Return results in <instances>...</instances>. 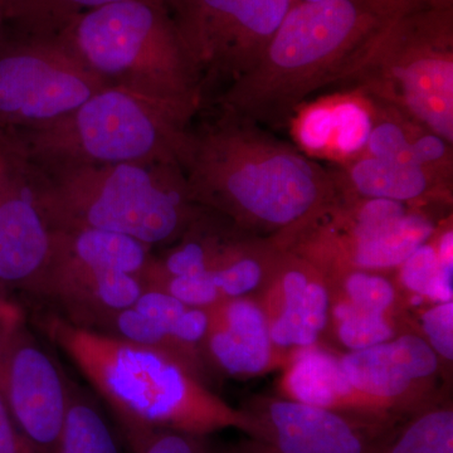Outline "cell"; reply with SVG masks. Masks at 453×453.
Returning <instances> with one entry per match:
<instances>
[{"instance_id":"obj_1","label":"cell","mask_w":453,"mask_h":453,"mask_svg":"<svg viewBox=\"0 0 453 453\" xmlns=\"http://www.w3.org/2000/svg\"><path fill=\"white\" fill-rule=\"evenodd\" d=\"M183 170L196 204L252 237L275 240L338 196L332 169L228 113L193 129Z\"/></svg>"},{"instance_id":"obj_2","label":"cell","mask_w":453,"mask_h":453,"mask_svg":"<svg viewBox=\"0 0 453 453\" xmlns=\"http://www.w3.org/2000/svg\"><path fill=\"white\" fill-rule=\"evenodd\" d=\"M421 0L295 3L250 73L217 97L220 112L268 127L292 120L319 89L345 83L381 35Z\"/></svg>"},{"instance_id":"obj_3","label":"cell","mask_w":453,"mask_h":453,"mask_svg":"<svg viewBox=\"0 0 453 453\" xmlns=\"http://www.w3.org/2000/svg\"><path fill=\"white\" fill-rule=\"evenodd\" d=\"M38 323L109 405L118 425L203 436L228 428L251 431V418L242 408L226 403L165 354L76 326L53 312L42 315Z\"/></svg>"},{"instance_id":"obj_4","label":"cell","mask_w":453,"mask_h":453,"mask_svg":"<svg viewBox=\"0 0 453 453\" xmlns=\"http://www.w3.org/2000/svg\"><path fill=\"white\" fill-rule=\"evenodd\" d=\"M43 172L44 205L55 229L113 232L163 249L175 242L202 211L177 164L120 163Z\"/></svg>"},{"instance_id":"obj_5","label":"cell","mask_w":453,"mask_h":453,"mask_svg":"<svg viewBox=\"0 0 453 453\" xmlns=\"http://www.w3.org/2000/svg\"><path fill=\"white\" fill-rule=\"evenodd\" d=\"M199 109L107 85L56 121L20 131L43 169L120 163L183 168Z\"/></svg>"},{"instance_id":"obj_6","label":"cell","mask_w":453,"mask_h":453,"mask_svg":"<svg viewBox=\"0 0 453 453\" xmlns=\"http://www.w3.org/2000/svg\"><path fill=\"white\" fill-rule=\"evenodd\" d=\"M106 85L201 110L204 91L165 0L92 9L55 37Z\"/></svg>"},{"instance_id":"obj_7","label":"cell","mask_w":453,"mask_h":453,"mask_svg":"<svg viewBox=\"0 0 453 453\" xmlns=\"http://www.w3.org/2000/svg\"><path fill=\"white\" fill-rule=\"evenodd\" d=\"M345 85L453 144L451 8L419 5L398 18Z\"/></svg>"},{"instance_id":"obj_8","label":"cell","mask_w":453,"mask_h":453,"mask_svg":"<svg viewBox=\"0 0 453 453\" xmlns=\"http://www.w3.org/2000/svg\"><path fill=\"white\" fill-rule=\"evenodd\" d=\"M153 255V247L127 235L55 229L49 261L28 294L50 303V312L68 323L101 332L145 290Z\"/></svg>"},{"instance_id":"obj_9","label":"cell","mask_w":453,"mask_h":453,"mask_svg":"<svg viewBox=\"0 0 453 453\" xmlns=\"http://www.w3.org/2000/svg\"><path fill=\"white\" fill-rule=\"evenodd\" d=\"M440 222L434 208L338 192L320 213L273 241L321 271L390 273L427 242Z\"/></svg>"},{"instance_id":"obj_10","label":"cell","mask_w":453,"mask_h":453,"mask_svg":"<svg viewBox=\"0 0 453 453\" xmlns=\"http://www.w3.org/2000/svg\"><path fill=\"white\" fill-rule=\"evenodd\" d=\"M105 86L56 38L0 35V130L43 127Z\"/></svg>"},{"instance_id":"obj_11","label":"cell","mask_w":453,"mask_h":453,"mask_svg":"<svg viewBox=\"0 0 453 453\" xmlns=\"http://www.w3.org/2000/svg\"><path fill=\"white\" fill-rule=\"evenodd\" d=\"M295 0H173L181 41L203 91L231 85L264 55Z\"/></svg>"},{"instance_id":"obj_12","label":"cell","mask_w":453,"mask_h":453,"mask_svg":"<svg viewBox=\"0 0 453 453\" xmlns=\"http://www.w3.org/2000/svg\"><path fill=\"white\" fill-rule=\"evenodd\" d=\"M44 172L22 133L0 130V285L28 292L52 251Z\"/></svg>"},{"instance_id":"obj_13","label":"cell","mask_w":453,"mask_h":453,"mask_svg":"<svg viewBox=\"0 0 453 453\" xmlns=\"http://www.w3.org/2000/svg\"><path fill=\"white\" fill-rule=\"evenodd\" d=\"M0 395L23 436L55 452L68 403V377L13 312L0 316Z\"/></svg>"},{"instance_id":"obj_14","label":"cell","mask_w":453,"mask_h":453,"mask_svg":"<svg viewBox=\"0 0 453 453\" xmlns=\"http://www.w3.org/2000/svg\"><path fill=\"white\" fill-rule=\"evenodd\" d=\"M247 436L273 453H383L398 423L325 410L279 395H255L242 405Z\"/></svg>"},{"instance_id":"obj_15","label":"cell","mask_w":453,"mask_h":453,"mask_svg":"<svg viewBox=\"0 0 453 453\" xmlns=\"http://www.w3.org/2000/svg\"><path fill=\"white\" fill-rule=\"evenodd\" d=\"M342 365L357 390L401 418L451 392L452 372L414 332L362 350L345 351Z\"/></svg>"},{"instance_id":"obj_16","label":"cell","mask_w":453,"mask_h":453,"mask_svg":"<svg viewBox=\"0 0 453 453\" xmlns=\"http://www.w3.org/2000/svg\"><path fill=\"white\" fill-rule=\"evenodd\" d=\"M323 273L330 288L329 338L345 351L413 332L410 303L392 273L356 268Z\"/></svg>"},{"instance_id":"obj_17","label":"cell","mask_w":453,"mask_h":453,"mask_svg":"<svg viewBox=\"0 0 453 453\" xmlns=\"http://www.w3.org/2000/svg\"><path fill=\"white\" fill-rule=\"evenodd\" d=\"M255 297L266 316L276 347L288 353L294 349L327 345L329 283L323 271L308 259L281 249L273 276Z\"/></svg>"},{"instance_id":"obj_18","label":"cell","mask_w":453,"mask_h":453,"mask_svg":"<svg viewBox=\"0 0 453 453\" xmlns=\"http://www.w3.org/2000/svg\"><path fill=\"white\" fill-rule=\"evenodd\" d=\"M208 310L186 305L172 295L145 288L130 308L113 315L100 333L154 349L177 360L210 387L203 357Z\"/></svg>"},{"instance_id":"obj_19","label":"cell","mask_w":453,"mask_h":453,"mask_svg":"<svg viewBox=\"0 0 453 453\" xmlns=\"http://www.w3.org/2000/svg\"><path fill=\"white\" fill-rule=\"evenodd\" d=\"M207 310L210 323L203 357L211 374L246 380L281 369L288 353L271 338L255 296L220 301Z\"/></svg>"},{"instance_id":"obj_20","label":"cell","mask_w":453,"mask_h":453,"mask_svg":"<svg viewBox=\"0 0 453 453\" xmlns=\"http://www.w3.org/2000/svg\"><path fill=\"white\" fill-rule=\"evenodd\" d=\"M281 371L277 395L282 398L383 421L403 419L357 390L344 371L342 354L329 345L288 351Z\"/></svg>"},{"instance_id":"obj_21","label":"cell","mask_w":453,"mask_h":453,"mask_svg":"<svg viewBox=\"0 0 453 453\" xmlns=\"http://www.w3.org/2000/svg\"><path fill=\"white\" fill-rule=\"evenodd\" d=\"M332 170L340 195L452 210V174L365 154Z\"/></svg>"},{"instance_id":"obj_22","label":"cell","mask_w":453,"mask_h":453,"mask_svg":"<svg viewBox=\"0 0 453 453\" xmlns=\"http://www.w3.org/2000/svg\"><path fill=\"white\" fill-rule=\"evenodd\" d=\"M225 217L202 207L175 242L155 253L146 268L144 285L216 270L251 238Z\"/></svg>"},{"instance_id":"obj_23","label":"cell","mask_w":453,"mask_h":453,"mask_svg":"<svg viewBox=\"0 0 453 453\" xmlns=\"http://www.w3.org/2000/svg\"><path fill=\"white\" fill-rule=\"evenodd\" d=\"M392 275L410 308L453 301L452 213Z\"/></svg>"},{"instance_id":"obj_24","label":"cell","mask_w":453,"mask_h":453,"mask_svg":"<svg viewBox=\"0 0 453 453\" xmlns=\"http://www.w3.org/2000/svg\"><path fill=\"white\" fill-rule=\"evenodd\" d=\"M53 453H124L120 434L103 408L70 378L67 411Z\"/></svg>"},{"instance_id":"obj_25","label":"cell","mask_w":453,"mask_h":453,"mask_svg":"<svg viewBox=\"0 0 453 453\" xmlns=\"http://www.w3.org/2000/svg\"><path fill=\"white\" fill-rule=\"evenodd\" d=\"M120 0H0L5 28L31 37L55 38L83 13ZM169 7L173 0H165Z\"/></svg>"},{"instance_id":"obj_26","label":"cell","mask_w":453,"mask_h":453,"mask_svg":"<svg viewBox=\"0 0 453 453\" xmlns=\"http://www.w3.org/2000/svg\"><path fill=\"white\" fill-rule=\"evenodd\" d=\"M383 453H453L451 392L402 419Z\"/></svg>"},{"instance_id":"obj_27","label":"cell","mask_w":453,"mask_h":453,"mask_svg":"<svg viewBox=\"0 0 453 453\" xmlns=\"http://www.w3.org/2000/svg\"><path fill=\"white\" fill-rule=\"evenodd\" d=\"M334 131L329 157L347 163L365 151L372 115L368 98L357 92L332 98Z\"/></svg>"},{"instance_id":"obj_28","label":"cell","mask_w":453,"mask_h":453,"mask_svg":"<svg viewBox=\"0 0 453 453\" xmlns=\"http://www.w3.org/2000/svg\"><path fill=\"white\" fill-rule=\"evenodd\" d=\"M129 453H222L208 436L170 428L118 425Z\"/></svg>"},{"instance_id":"obj_29","label":"cell","mask_w":453,"mask_h":453,"mask_svg":"<svg viewBox=\"0 0 453 453\" xmlns=\"http://www.w3.org/2000/svg\"><path fill=\"white\" fill-rule=\"evenodd\" d=\"M411 321L413 332L422 336L447 371L452 372L453 301L412 306Z\"/></svg>"},{"instance_id":"obj_30","label":"cell","mask_w":453,"mask_h":453,"mask_svg":"<svg viewBox=\"0 0 453 453\" xmlns=\"http://www.w3.org/2000/svg\"><path fill=\"white\" fill-rule=\"evenodd\" d=\"M292 133L306 153L329 155L334 122L332 98L318 101L295 113Z\"/></svg>"},{"instance_id":"obj_31","label":"cell","mask_w":453,"mask_h":453,"mask_svg":"<svg viewBox=\"0 0 453 453\" xmlns=\"http://www.w3.org/2000/svg\"><path fill=\"white\" fill-rule=\"evenodd\" d=\"M0 453H41L18 429L2 395H0Z\"/></svg>"},{"instance_id":"obj_32","label":"cell","mask_w":453,"mask_h":453,"mask_svg":"<svg viewBox=\"0 0 453 453\" xmlns=\"http://www.w3.org/2000/svg\"><path fill=\"white\" fill-rule=\"evenodd\" d=\"M222 453H273L264 443L249 437L234 445L226 447Z\"/></svg>"},{"instance_id":"obj_33","label":"cell","mask_w":453,"mask_h":453,"mask_svg":"<svg viewBox=\"0 0 453 453\" xmlns=\"http://www.w3.org/2000/svg\"><path fill=\"white\" fill-rule=\"evenodd\" d=\"M425 2L432 7L451 8V0H425Z\"/></svg>"},{"instance_id":"obj_34","label":"cell","mask_w":453,"mask_h":453,"mask_svg":"<svg viewBox=\"0 0 453 453\" xmlns=\"http://www.w3.org/2000/svg\"><path fill=\"white\" fill-rule=\"evenodd\" d=\"M4 29H5L4 20H3L2 11H0V35H3V32H4Z\"/></svg>"},{"instance_id":"obj_35","label":"cell","mask_w":453,"mask_h":453,"mask_svg":"<svg viewBox=\"0 0 453 453\" xmlns=\"http://www.w3.org/2000/svg\"><path fill=\"white\" fill-rule=\"evenodd\" d=\"M295 2H299V3H316V2H323V0H295Z\"/></svg>"}]
</instances>
